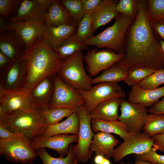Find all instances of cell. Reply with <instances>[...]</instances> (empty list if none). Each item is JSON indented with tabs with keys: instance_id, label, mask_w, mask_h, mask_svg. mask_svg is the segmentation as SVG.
<instances>
[{
	"instance_id": "obj_28",
	"label": "cell",
	"mask_w": 164,
	"mask_h": 164,
	"mask_svg": "<svg viewBox=\"0 0 164 164\" xmlns=\"http://www.w3.org/2000/svg\"><path fill=\"white\" fill-rule=\"evenodd\" d=\"M90 13H85L75 32L70 37L84 44L93 35L94 32Z\"/></svg>"
},
{
	"instance_id": "obj_34",
	"label": "cell",
	"mask_w": 164,
	"mask_h": 164,
	"mask_svg": "<svg viewBox=\"0 0 164 164\" xmlns=\"http://www.w3.org/2000/svg\"><path fill=\"white\" fill-rule=\"evenodd\" d=\"M155 70L152 69L137 67L127 71V75L123 81L128 86L138 84L140 81L153 73Z\"/></svg>"
},
{
	"instance_id": "obj_47",
	"label": "cell",
	"mask_w": 164,
	"mask_h": 164,
	"mask_svg": "<svg viewBox=\"0 0 164 164\" xmlns=\"http://www.w3.org/2000/svg\"><path fill=\"white\" fill-rule=\"evenodd\" d=\"M105 157L101 155H96L94 159L95 164H101Z\"/></svg>"
},
{
	"instance_id": "obj_53",
	"label": "cell",
	"mask_w": 164,
	"mask_h": 164,
	"mask_svg": "<svg viewBox=\"0 0 164 164\" xmlns=\"http://www.w3.org/2000/svg\"><path fill=\"white\" fill-rule=\"evenodd\" d=\"M163 21H164V20H163Z\"/></svg>"
},
{
	"instance_id": "obj_10",
	"label": "cell",
	"mask_w": 164,
	"mask_h": 164,
	"mask_svg": "<svg viewBox=\"0 0 164 164\" xmlns=\"http://www.w3.org/2000/svg\"><path fill=\"white\" fill-rule=\"evenodd\" d=\"M123 142L114 150L112 158L117 162L125 156L131 154L145 153L153 146V138L141 132H129Z\"/></svg>"
},
{
	"instance_id": "obj_39",
	"label": "cell",
	"mask_w": 164,
	"mask_h": 164,
	"mask_svg": "<svg viewBox=\"0 0 164 164\" xmlns=\"http://www.w3.org/2000/svg\"><path fill=\"white\" fill-rule=\"evenodd\" d=\"M21 1V0H0L1 15L5 18H11L15 10H17Z\"/></svg>"
},
{
	"instance_id": "obj_11",
	"label": "cell",
	"mask_w": 164,
	"mask_h": 164,
	"mask_svg": "<svg viewBox=\"0 0 164 164\" xmlns=\"http://www.w3.org/2000/svg\"><path fill=\"white\" fill-rule=\"evenodd\" d=\"M34 109H39L29 93L22 90L6 89L0 85V111L7 117L15 112Z\"/></svg>"
},
{
	"instance_id": "obj_27",
	"label": "cell",
	"mask_w": 164,
	"mask_h": 164,
	"mask_svg": "<svg viewBox=\"0 0 164 164\" xmlns=\"http://www.w3.org/2000/svg\"><path fill=\"white\" fill-rule=\"evenodd\" d=\"M91 125L94 133L99 131L113 133L118 135L123 140L129 133L126 125L118 120H107L92 118Z\"/></svg>"
},
{
	"instance_id": "obj_40",
	"label": "cell",
	"mask_w": 164,
	"mask_h": 164,
	"mask_svg": "<svg viewBox=\"0 0 164 164\" xmlns=\"http://www.w3.org/2000/svg\"><path fill=\"white\" fill-rule=\"evenodd\" d=\"M157 149L153 146L147 152L142 154L134 155L135 159L148 161L153 164H164V155L158 154Z\"/></svg>"
},
{
	"instance_id": "obj_16",
	"label": "cell",
	"mask_w": 164,
	"mask_h": 164,
	"mask_svg": "<svg viewBox=\"0 0 164 164\" xmlns=\"http://www.w3.org/2000/svg\"><path fill=\"white\" fill-rule=\"evenodd\" d=\"M46 24L45 17L39 19L17 22L9 21L10 31H15L29 47L42 34Z\"/></svg>"
},
{
	"instance_id": "obj_17",
	"label": "cell",
	"mask_w": 164,
	"mask_h": 164,
	"mask_svg": "<svg viewBox=\"0 0 164 164\" xmlns=\"http://www.w3.org/2000/svg\"><path fill=\"white\" fill-rule=\"evenodd\" d=\"M78 139V134H61L49 138L40 136L34 139L31 144L35 150L47 148L56 151L60 157H63L68 154L70 145L72 143H77Z\"/></svg>"
},
{
	"instance_id": "obj_9",
	"label": "cell",
	"mask_w": 164,
	"mask_h": 164,
	"mask_svg": "<svg viewBox=\"0 0 164 164\" xmlns=\"http://www.w3.org/2000/svg\"><path fill=\"white\" fill-rule=\"evenodd\" d=\"M76 111L79 116L80 126L78 142L74 145L75 155L78 162H84L91 159L94 154L90 147L94 133L91 127L90 113L84 105L77 108Z\"/></svg>"
},
{
	"instance_id": "obj_18",
	"label": "cell",
	"mask_w": 164,
	"mask_h": 164,
	"mask_svg": "<svg viewBox=\"0 0 164 164\" xmlns=\"http://www.w3.org/2000/svg\"><path fill=\"white\" fill-rule=\"evenodd\" d=\"M26 49L24 42L15 31L0 33V51L12 60L21 59Z\"/></svg>"
},
{
	"instance_id": "obj_7",
	"label": "cell",
	"mask_w": 164,
	"mask_h": 164,
	"mask_svg": "<svg viewBox=\"0 0 164 164\" xmlns=\"http://www.w3.org/2000/svg\"><path fill=\"white\" fill-rule=\"evenodd\" d=\"M84 99L85 107L90 113L101 102L115 98L126 96L118 83L101 82L92 86L88 91L77 90Z\"/></svg>"
},
{
	"instance_id": "obj_5",
	"label": "cell",
	"mask_w": 164,
	"mask_h": 164,
	"mask_svg": "<svg viewBox=\"0 0 164 164\" xmlns=\"http://www.w3.org/2000/svg\"><path fill=\"white\" fill-rule=\"evenodd\" d=\"M82 51L65 60L57 75L65 83L76 90L88 91L92 87L93 78L86 73L83 65Z\"/></svg>"
},
{
	"instance_id": "obj_25",
	"label": "cell",
	"mask_w": 164,
	"mask_h": 164,
	"mask_svg": "<svg viewBox=\"0 0 164 164\" xmlns=\"http://www.w3.org/2000/svg\"><path fill=\"white\" fill-rule=\"evenodd\" d=\"M45 18L46 22L53 26L74 25L70 14L60 0H53Z\"/></svg>"
},
{
	"instance_id": "obj_21",
	"label": "cell",
	"mask_w": 164,
	"mask_h": 164,
	"mask_svg": "<svg viewBox=\"0 0 164 164\" xmlns=\"http://www.w3.org/2000/svg\"><path fill=\"white\" fill-rule=\"evenodd\" d=\"M54 88L53 76H49L38 83L29 93L32 101L39 109L47 108Z\"/></svg>"
},
{
	"instance_id": "obj_4",
	"label": "cell",
	"mask_w": 164,
	"mask_h": 164,
	"mask_svg": "<svg viewBox=\"0 0 164 164\" xmlns=\"http://www.w3.org/2000/svg\"><path fill=\"white\" fill-rule=\"evenodd\" d=\"M114 23L97 35L93 36L84 44L95 46L97 48L106 47L124 54L125 35L133 19L118 13Z\"/></svg>"
},
{
	"instance_id": "obj_12",
	"label": "cell",
	"mask_w": 164,
	"mask_h": 164,
	"mask_svg": "<svg viewBox=\"0 0 164 164\" xmlns=\"http://www.w3.org/2000/svg\"><path fill=\"white\" fill-rule=\"evenodd\" d=\"M118 120L127 126L129 132H141L146 121L148 109L142 105L122 98Z\"/></svg>"
},
{
	"instance_id": "obj_41",
	"label": "cell",
	"mask_w": 164,
	"mask_h": 164,
	"mask_svg": "<svg viewBox=\"0 0 164 164\" xmlns=\"http://www.w3.org/2000/svg\"><path fill=\"white\" fill-rule=\"evenodd\" d=\"M103 0H81L85 12L91 13L99 6Z\"/></svg>"
},
{
	"instance_id": "obj_37",
	"label": "cell",
	"mask_w": 164,
	"mask_h": 164,
	"mask_svg": "<svg viewBox=\"0 0 164 164\" xmlns=\"http://www.w3.org/2000/svg\"><path fill=\"white\" fill-rule=\"evenodd\" d=\"M147 12L151 22L164 20V0L147 1Z\"/></svg>"
},
{
	"instance_id": "obj_32",
	"label": "cell",
	"mask_w": 164,
	"mask_h": 164,
	"mask_svg": "<svg viewBox=\"0 0 164 164\" xmlns=\"http://www.w3.org/2000/svg\"><path fill=\"white\" fill-rule=\"evenodd\" d=\"M142 130L143 132L151 137L164 133V114H148Z\"/></svg>"
},
{
	"instance_id": "obj_3",
	"label": "cell",
	"mask_w": 164,
	"mask_h": 164,
	"mask_svg": "<svg viewBox=\"0 0 164 164\" xmlns=\"http://www.w3.org/2000/svg\"><path fill=\"white\" fill-rule=\"evenodd\" d=\"M42 111L34 109L15 112L0 123L11 132L23 135L32 143L42 135L47 127L42 118Z\"/></svg>"
},
{
	"instance_id": "obj_44",
	"label": "cell",
	"mask_w": 164,
	"mask_h": 164,
	"mask_svg": "<svg viewBox=\"0 0 164 164\" xmlns=\"http://www.w3.org/2000/svg\"><path fill=\"white\" fill-rule=\"evenodd\" d=\"M13 61L0 51V73L6 70Z\"/></svg>"
},
{
	"instance_id": "obj_45",
	"label": "cell",
	"mask_w": 164,
	"mask_h": 164,
	"mask_svg": "<svg viewBox=\"0 0 164 164\" xmlns=\"http://www.w3.org/2000/svg\"><path fill=\"white\" fill-rule=\"evenodd\" d=\"M153 27L156 33L164 41V22L159 20L152 23Z\"/></svg>"
},
{
	"instance_id": "obj_30",
	"label": "cell",
	"mask_w": 164,
	"mask_h": 164,
	"mask_svg": "<svg viewBox=\"0 0 164 164\" xmlns=\"http://www.w3.org/2000/svg\"><path fill=\"white\" fill-rule=\"evenodd\" d=\"M87 49L88 46L79 43L70 37L57 47L52 50L61 58L65 60L78 51Z\"/></svg>"
},
{
	"instance_id": "obj_51",
	"label": "cell",
	"mask_w": 164,
	"mask_h": 164,
	"mask_svg": "<svg viewBox=\"0 0 164 164\" xmlns=\"http://www.w3.org/2000/svg\"><path fill=\"white\" fill-rule=\"evenodd\" d=\"M78 162L77 161V159L75 157L73 164H78Z\"/></svg>"
},
{
	"instance_id": "obj_36",
	"label": "cell",
	"mask_w": 164,
	"mask_h": 164,
	"mask_svg": "<svg viewBox=\"0 0 164 164\" xmlns=\"http://www.w3.org/2000/svg\"><path fill=\"white\" fill-rule=\"evenodd\" d=\"M164 84V68L155 70L138 84L142 88L149 89L159 87Z\"/></svg>"
},
{
	"instance_id": "obj_52",
	"label": "cell",
	"mask_w": 164,
	"mask_h": 164,
	"mask_svg": "<svg viewBox=\"0 0 164 164\" xmlns=\"http://www.w3.org/2000/svg\"><path fill=\"white\" fill-rule=\"evenodd\" d=\"M120 164H132L131 163H125V162H120Z\"/></svg>"
},
{
	"instance_id": "obj_8",
	"label": "cell",
	"mask_w": 164,
	"mask_h": 164,
	"mask_svg": "<svg viewBox=\"0 0 164 164\" xmlns=\"http://www.w3.org/2000/svg\"><path fill=\"white\" fill-rule=\"evenodd\" d=\"M53 94L47 108H77L85 104V101L74 87L63 82L57 74L53 76Z\"/></svg>"
},
{
	"instance_id": "obj_22",
	"label": "cell",
	"mask_w": 164,
	"mask_h": 164,
	"mask_svg": "<svg viewBox=\"0 0 164 164\" xmlns=\"http://www.w3.org/2000/svg\"><path fill=\"white\" fill-rule=\"evenodd\" d=\"M119 143L118 140L112 134L99 131L94 133L90 149L96 155L109 159L112 158L114 148Z\"/></svg>"
},
{
	"instance_id": "obj_19",
	"label": "cell",
	"mask_w": 164,
	"mask_h": 164,
	"mask_svg": "<svg viewBox=\"0 0 164 164\" xmlns=\"http://www.w3.org/2000/svg\"><path fill=\"white\" fill-rule=\"evenodd\" d=\"M164 96V86L156 88L145 89L138 84L131 87L128 95V100L150 107Z\"/></svg>"
},
{
	"instance_id": "obj_48",
	"label": "cell",
	"mask_w": 164,
	"mask_h": 164,
	"mask_svg": "<svg viewBox=\"0 0 164 164\" xmlns=\"http://www.w3.org/2000/svg\"><path fill=\"white\" fill-rule=\"evenodd\" d=\"M134 164H153L150 162L138 159H135Z\"/></svg>"
},
{
	"instance_id": "obj_29",
	"label": "cell",
	"mask_w": 164,
	"mask_h": 164,
	"mask_svg": "<svg viewBox=\"0 0 164 164\" xmlns=\"http://www.w3.org/2000/svg\"><path fill=\"white\" fill-rule=\"evenodd\" d=\"M127 71L115 65L104 71L99 76L93 78L92 84L103 82L118 83L126 78Z\"/></svg>"
},
{
	"instance_id": "obj_50",
	"label": "cell",
	"mask_w": 164,
	"mask_h": 164,
	"mask_svg": "<svg viewBox=\"0 0 164 164\" xmlns=\"http://www.w3.org/2000/svg\"><path fill=\"white\" fill-rule=\"evenodd\" d=\"M159 43L162 50L164 52V41L162 40H160Z\"/></svg>"
},
{
	"instance_id": "obj_46",
	"label": "cell",
	"mask_w": 164,
	"mask_h": 164,
	"mask_svg": "<svg viewBox=\"0 0 164 164\" xmlns=\"http://www.w3.org/2000/svg\"><path fill=\"white\" fill-rule=\"evenodd\" d=\"M17 135L11 132L0 123V140H7Z\"/></svg>"
},
{
	"instance_id": "obj_14",
	"label": "cell",
	"mask_w": 164,
	"mask_h": 164,
	"mask_svg": "<svg viewBox=\"0 0 164 164\" xmlns=\"http://www.w3.org/2000/svg\"><path fill=\"white\" fill-rule=\"evenodd\" d=\"M28 74L26 62L21 58L14 61L5 71L0 73V85L6 89L22 90Z\"/></svg>"
},
{
	"instance_id": "obj_2",
	"label": "cell",
	"mask_w": 164,
	"mask_h": 164,
	"mask_svg": "<svg viewBox=\"0 0 164 164\" xmlns=\"http://www.w3.org/2000/svg\"><path fill=\"white\" fill-rule=\"evenodd\" d=\"M22 58L26 60L28 69L22 90L29 93L44 78L57 75L64 60L48 46L42 36L26 49Z\"/></svg>"
},
{
	"instance_id": "obj_35",
	"label": "cell",
	"mask_w": 164,
	"mask_h": 164,
	"mask_svg": "<svg viewBox=\"0 0 164 164\" xmlns=\"http://www.w3.org/2000/svg\"><path fill=\"white\" fill-rule=\"evenodd\" d=\"M60 1L70 14L73 25L77 27L85 13L81 0H62Z\"/></svg>"
},
{
	"instance_id": "obj_38",
	"label": "cell",
	"mask_w": 164,
	"mask_h": 164,
	"mask_svg": "<svg viewBox=\"0 0 164 164\" xmlns=\"http://www.w3.org/2000/svg\"><path fill=\"white\" fill-rule=\"evenodd\" d=\"M137 2L135 0H120L117 4V11L118 13L134 19L137 10Z\"/></svg>"
},
{
	"instance_id": "obj_1",
	"label": "cell",
	"mask_w": 164,
	"mask_h": 164,
	"mask_svg": "<svg viewBox=\"0 0 164 164\" xmlns=\"http://www.w3.org/2000/svg\"><path fill=\"white\" fill-rule=\"evenodd\" d=\"M147 4V1L138 0L135 18L126 32L124 56L115 64L126 71L137 67L164 68V52L149 19Z\"/></svg>"
},
{
	"instance_id": "obj_26",
	"label": "cell",
	"mask_w": 164,
	"mask_h": 164,
	"mask_svg": "<svg viewBox=\"0 0 164 164\" xmlns=\"http://www.w3.org/2000/svg\"><path fill=\"white\" fill-rule=\"evenodd\" d=\"M121 100L115 98L101 102L90 113L91 118L107 120H118V109Z\"/></svg>"
},
{
	"instance_id": "obj_20",
	"label": "cell",
	"mask_w": 164,
	"mask_h": 164,
	"mask_svg": "<svg viewBox=\"0 0 164 164\" xmlns=\"http://www.w3.org/2000/svg\"><path fill=\"white\" fill-rule=\"evenodd\" d=\"M77 28L74 25L53 26L46 22L42 36L48 46L53 49L73 35Z\"/></svg>"
},
{
	"instance_id": "obj_43",
	"label": "cell",
	"mask_w": 164,
	"mask_h": 164,
	"mask_svg": "<svg viewBox=\"0 0 164 164\" xmlns=\"http://www.w3.org/2000/svg\"><path fill=\"white\" fill-rule=\"evenodd\" d=\"M151 137L153 139V146L157 150L164 152V133L155 134Z\"/></svg>"
},
{
	"instance_id": "obj_33",
	"label": "cell",
	"mask_w": 164,
	"mask_h": 164,
	"mask_svg": "<svg viewBox=\"0 0 164 164\" xmlns=\"http://www.w3.org/2000/svg\"><path fill=\"white\" fill-rule=\"evenodd\" d=\"M38 155L41 158L43 164H73L75 157L74 145L71 144L69 152L65 157L54 158L50 155L45 148L36 150Z\"/></svg>"
},
{
	"instance_id": "obj_49",
	"label": "cell",
	"mask_w": 164,
	"mask_h": 164,
	"mask_svg": "<svg viewBox=\"0 0 164 164\" xmlns=\"http://www.w3.org/2000/svg\"><path fill=\"white\" fill-rule=\"evenodd\" d=\"M101 164H111V162L109 159L105 157Z\"/></svg>"
},
{
	"instance_id": "obj_23",
	"label": "cell",
	"mask_w": 164,
	"mask_h": 164,
	"mask_svg": "<svg viewBox=\"0 0 164 164\" xmlns=\"http://www.w3.org/2000/svg\"><path fill=\"white\" fill-rule=\"evenodd\" d=\"M118 1L103 0L97 8L91 14L94 32L99 27L110 22L118 13L116 6Z\"/></svg>"
},
{
	"instance_id": "obj_31",
	"label": "cell",
	"mask_w": 164,
	"mask_h": 164,
	"mask_svg": "<svg viewBox=\"0 0 164 164\" xmlns=\"http://www.w3.org/2000/svg\"><path fill=\"white\" fill-rule=\"evenodd\" d=\"M76 111L66 108H47L42 110V114L46 125L48 126L58 124L63 118L68 117Z\"/></svg>"
},
{
	"instance_id": "obj_6",
	"label": "cell",
	"mask_w": 164,
	"mask_h": 164,
	"mask_svg": "<svg viewBox=\"0 0 164 164\" xmlns=\"http://www.w3.org/2000/svg\"><path fill=\"white\" fill-rule=\"evenodd\" d=\"M32 143L21 134L6 140H0V153L8 160L22 164L33 163L38 155Z\"/></svg>"
},
{
	"instance_id": "obj_42",
	"label": "cell",
	"mask_w": 164,
	"mask_h": 164,
	"mask_svg": "<svg viewBox=\"0 0 164 164\" xmlns=\"http://www.w3.org/2000/svg\"><path fill=\"white\" fill-rule=\"evenodd\" d=\"M148 113L158 114H164V96L162 99L149 107Z\"/></svg>"
},
{
	"instance_id": "obj_13",
	"label": "cell",
	"mask_w": 164,
	"mask_h": 164,
	"mask_svg": "<svg viewBox=\"0 0 164 164\" xmlns=\"http://www.w3.org/2000/svg\"><path fill=\"white\" fill-rule=\"evenodd\" d=\"M97 48L87 51L84 57L90 77H94L101 71H104L115 65L124 54L112 51L103 50L97 51Z\"/></svg>"
},
{
	"instance_id": "obj_24",
	"label": "cell",
	"mask_w": 164,
	"mask_h": 164,
	"mask_svg": "<svg viewBox=\"0 0 164 164\" xmlns=\"http://www.w3.org/2000/svg\"><path fill=\"white\" fill-rule=\"evenodd\" d=\"M80 122L76 111L63 121L56 125L47 126L41 136L49 138L61 134H78Z\"/></svg>"
},
{
	"instance_id": "obj_15",
	"label": "cell",
	"mask_w": 164,
	"mask_h": 164,
	"mask_svg": "<svg viewBox=\"0 0 164 164\" xmlns=\"http://www.w3.org/2000/svg\"><path fill=\"white\" fill-rule=\"evenodd\" d=\"M53 0L22 1L15 14L9 20L17 22L37 19L45 17Z\"/></svg>"
}]
</instances>
